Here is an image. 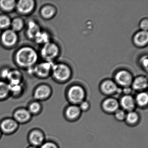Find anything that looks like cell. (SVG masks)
I'll return each mask as SVG.
<instances>
[{
  "mask_svg": "<svg viewBox=\"0 0 148 148\" xmlns=\"http://www.w3.org/2000/svg\"><path fill=\"white\" fill-rule=\"evenodd\" d=\"M38 53L32 47L24 46L18 49L14 53V62L20 68L27 69L34 66L38 61Z\"/></svg>",
  "mask_w": 148,
  "mask_h": 148,
  "instance_id": "cell-1",
  "label": "cell"
},
{
  "mask_svg": "<svg viewBox=\"0 0 148 148\" xmlns=\"http://www.w3.org/2000/svg\"><path fill=\"white\" fill-rule=\"evenodd\" d=\"M60 49L57 44L50 41L41 46L39 55L44 61L53 62L59 54Z\"/></svg>",
  "mask_w": 148,
  "mask_h": 148,
  "instance_id": "cell-2",
  "label": "cell"
},
{
  "mask_svg": "<svg viewBox=\"0 0 148 148\" xmlns=\"http://www.w3.org/2000/svg\"><path fill=\"white\" fill-rule=\"evenodd\" d=\"M51 75L55 80L64 82L69 79L71 75V71L70 67L65 64H53Z\"/></svg>",
  "mask_w": 148,
  "mask_h": 148,
  "instance_id": "cell-3",
  "label": "cell"
},
{
  "mask_svg": "<svg viewBox=\"0 0 148 148\" xmlns=\"http://www.w3.org/2000/svg\"><path fill=\"white\" fill-rule=\"evenodd\" d=\"M85 96L84 89L82 86L77 85L71 86L67 91V99L71 104L78 105L84 100Z\"/></svg>",
  "mask_w": 148,
  "mask_h": 148,
  "instance_id": "cell-4",
  "label": "cell"
},
{
  "mask_svg": "<svg viewBox=\"0 0 148 148\" xmlns=\"http://www.w3.org/2000/svg\"><path fill=\"white\" fill-rule=\"evenodd\" d=\"M18 40V33L11 28L3 31L0 35V43L4 47L8 49L15 47Z\"/></svg>",
  "mask_w": 148,
  "mask_h": 148,
  "instance_id": "cell-5",
  "label": "cell"
},
{
  "mask_svg": "<svg viewBox=\"0 0 148 148\" xmlns=\"http://www.w3.org/2000/svg\"><path fill=\"white\" fill-rule=\"evenodd\" d=\"M53 62L44 61L38 63L33 67V75L39 78L45 79L51 75Z\"/></svg>",
  "mask_w": 148,
  "mask_h": 148,
  "instance_id": "cell-6",
  "label": "cell"
},
{
  "mask_svg": "<svg viewBox=\"0 0 148 148\" xmlns=\"http://www.w3.org/2000/svg\"><path fill=\"white\" fill-rule=\"evenodd\" d=\"M36 5L34 0H20L17 1L15 10L20 15L27 16L33 12Z\"/></svg>",
  "mask_w": 148,
  "mask_h": 148,
  "instance_id": "cell-7",
  "label": "cell"
},
{
  "mask_svg": "<svg viewBox=\"0 0 148 148\" xmlns=\"http://www.w3.org/2000/svg\"><path fill=\"white\" fill-rule=\"evenodd\" d=\"M52 89L51 86L45 84H40L35 88L34 91V97L37 100H43L51 97Z\"/></svg>",
  "mask_w": 148,
  "mask_h": 148,
  "instance_id": "cell-8",
  "label": "cell"
},
{
  "mask_svg": "<svg viewBox=\"0 0 148 148\" xmlns=\"http://www.w3.org/2000/svg\"><path fill=\"white\" fill-rule=\"evenodd\" d=\"M115 79L116 83L120 86L129 87L132 84V77L130 73L126 70H123L119 71L116 73Z\"/></svg>",
  "mask_w": 148,
  "mask_h": 148,
  "instance_id": "cell-9",
  "label": "cell"
},
{
  "mask_svg": "<svg viewBox=\"0 0 148 148\" xmlns=\"http://www.w3.org/2000/svg\"><path fill=\"white\" fill-rule=\"evenodd\" d=\"M119 102L112 97L106 99L101 104L102 110L108 114H113L119 109Z\"/></svg>",
  "mask_w": 148,
  "mask_h": 148,
  "instance_id": "cell-10",
  "label": "cell"
},
{
  "mask_svg": "<svg viewBox=\"0 0 148 148\" xmlns=\"http://www.w3.org/2000/svg\"><path fill=\"white\" fill-rule=\"evenodd\" d=\"M82 111L78 105L71 104L65 109V117L69 121H75L77 120L81 115Z\"/></svg>",
  "mask_w": 148,
  "mask_h": 148,
  "instance_id": "cell-11",
  "label": "cell"
},
{
  "mask_svg": "<svg viewBox=\"0 0 148 148\" xmlns=\"http://www.w3.org/2000/svg\"><path fill=\"white\" fill-rule=\"evenodd\" d=\"M25 35L27 38L33 40L37 34L41 31L39 24L34 20L28 21L26 26Z\"/></svg>",
  "mask_w": 148,
  "mask_h": 148,
  "instance_id": "cell-12",
  "label": "cell"
},
{
  "mask_svg": "<svg viewBox=\"0 0 148 148\" xmlns=\"http://www.w3.org/2000/svg\"><path fill=\"white\" fill-rule=\"evenodd\" d=\"M119 102L121 109L127 112L134 110L136 106L135 98L130 95H124Z\"/></svg>",
  "mask_w": 148,
  "mask_h": 148,
  "instance_id": "cell-13",
  "label": "cell"
},
{
  "mask_svg": "<svg viewBox=\"0 0 148 148\" xmlns=\"http://www.w3.org/2000/svg\"><path fill=\"white\" fill-rule=\"evenodd\" d=\"M118 89L116 83L109 79L104 80L100 85V90L102 93L108 96L116 93Z\"/></svg>",
  "mask_w": 148,
  "mask_h": 148,
  "instance_id": "cell-14",
  "label": "cell"
},
{
  "mask_svg": "<svg viewBox=\"0 0 148 148\" xmlns=\"http://www.w3.org/2000/svg\"><path fill=\"white\" fill-rule=\"evenodd\" d=\"M18 127V123L14 119H7L1 122L0 128L4 133L7 134L12 133L16 131Z\"/></svg>",
  "mask_w": 148,
  "mask_h": 148,
  "instance_id": "cell-15",
  "label": "cell"
},
{
  "mask_svg": "<svg viewBox=\"0 0 148 148\" xmlns=\"http://www.w3.org/2000/svg\"><path fill=\"white\" fill-rule=\"evenodd\" d=\"M23 74L18 69H11L7 81L9 84L15 85L22 84Z\"/></svg>",
  "mask_w": 148,
  "mask_h": 148,
  "instance_id": "cell-16",
  "label": "cell"
},
{
  "mask_svg": "<svg viewBox=\"0 0 148 148\" xmlns=\"http://www.w3.org/2000/svg\"><path fill=\"white\" fill-rule=\"evenodd\" d=\"M29 139L33 146L37 147L41 145L44 143L45 136L41 132L34 130L30 133Z\"/></svg>",
  "mask_w": 148,
  "mask_h": 148,
  "instance_id": "cell-17",
  "label": "cell"
},
{
  "mask_svg": "<svg viewBox=\"0 0 148 148\" xmlns=\"http://www.w3.org/2000/svg\"><path fill=\"white\" fill-rule=\"evenodd\" d=\"M148 34L146 31H141L134 35L133 42L137 46L143 47L148 44Z\"/></svg>",
  "mask_w": 148,
  "mask_h": 148,
  "instance_id": "cell-18",
  "label": "cell"
},
{
  "mask_svg": "<svg viewBox=\"0 0 148 148\" xmlns=\"http://www.w3.org/2000/svg\"><path fill=\"white\" fill-rule=\"evenodd\" d=\"M56 9L53 6L46 5L43 6L40 10V16L45 20H49L53 18L56 14Z\"/></svg>",
  "mask_w": 148,
  "mask_h": 148,
  "instance_id": "cell-19",
  "label": "cell"
},
{
  "mask_svg": "<svg viewBox=\"0 0 148 148\" xmlns=\"http://www.w3.org/2000/svg\"><path fill=\"white\" fill-rule=\"evenodd\" d=\"M14 120L17 123H26L29 121L32 116V114L29 111L26 109H20L16 111L14 113Z\"/></svg>",
  "mask_w": 148,
  "mask_h": 148,
  "instance_id": "cell-20",
  "label": "cell"
},
{
  "mask_svg": "<svg viewBox=\"0 0 148 148\" xmlns=\"http://www.w3.org/2000/svg\"><path fill=\"white\" fill-rule=\"evenodd\" d=\"M132 84L133 90L143 92L148 87V80L145 77L140 76L136 78L132 82Z\"/></svg>",
  "mask_w": 148,
  "mask_h": 148,
  "instance_id": "cell-21",
  "label": "cell"
},
{
  "mask_svg": "<svg viewBox=\"0 0 148 148\" xmlns=\"http://www.w3.org/2000/svg\"><path fill=\"white\" fill-rule=\"evenodd\" d=\"M33 41L37 45L42 46L51 41V37L48 32L41 29L35 36Z\"/></svg>",
  "mask_w": 148,
  "mask_h": 148,
  "instance_id": "cell-22",
  "label": "cell"
},
{
  "mask_svg": "<svg viewBox=\"0 0 148 148\" xmlns=\"http://www.w3.org/2000/svg\"><path fill=\"white\" fill-rule=\"evenodd\" d=\"M17 1L15 0H0V10L5 13H10L16 9Z\"/></svg>",
  "mask_w": 148,
  "mask_h": 148,
  "instance_id": "cell-23",
  "label": "cell"
},
{
  "mask_svg": "<svg viewBox=\"0 0 148 148\" xmlns=\"http://www.w3.org/2000/svg\"><path fill=\"white\" fill-rule=\"evenodd\" d=\"M25 27V21L19 17H16L12 19L10 28L17 33L21 32Z\"/></svg>",
  "mask_w": 148,
  "mask_h": 148,
  "instance_id": "cell-24",
  "label": "cell"
},
{
  "mask_svg": "<svg viewBox=\"0 0 148 148\" xmlns=\"http://www.w3.org/2000/svg\"><path fill=\"white\" fill-rule=\"evenodd\" d=\"M140 120V116L136 111L129 112L126 113L125 121L128 125L134 126L138 124Z\"/></svg>",
  "mask_w": 148,
  "mask_h": 148,
  "instance_id": "cell-25",
  "label": "cell"
},
{
  "mask_svg": "<svg viewBox=\"0 0 148 148\" xmlns=\"http://www.w3.org/2000/svg\"><path fill=\"white\" fill-rule=\"evenodd\" d=\"M135 100L136 105H137L140 108H145L148 105V94L145 92H141L136 95Z\"/></svg>",
  "mask_w": 148,
  "mask_h": 148,
  "instance_id": "cell-26",
  "label": "cell"
},
{
  "mask_svg": "<svg viewBox=\"0 0 148 148\" xmlns=\"http://www.w3.org/2000/svg\"><path fill=\"white\" fill-rule=\"evenodd\" d=\"M10 94V88L8 82L5 80H0V99H5Z\"/></svg>",
  "mask_w": 148,
  "mask_h": 148,
  "instance_id": "cell-27",
  "label": "cell"
},
{
  "mask_svg": "<svg viewBox=\"0 0 148 148\" xmlns=\"http://www.w3.org/2000/svg\"><path fill=\"white\" fill-rule=\"evenodd\" d=\"M12 19L5 14H0V30L4 31L11 27Z\"/></svg>",
  "mask_w": 148,
  "mask_h": 148,
  "instance_id": "cell-28",
  "label": "cell"
},
{
  "mask_svg": "<svg viewBox=\"0 0 148 148\" xmlns=\"http://www.w3.org/2000/svg\"><path fill=\"white\" fill-rule=\"evenodd\" d=\"M9 85L10 94H12L13 96H18L23 92L24 87L22 84L15 85H11L9 84Z\"/></svg>",
  "mask_w": 148,
  "mask_h": 148,
  "instance_id": "cell-29",
  "label": "cell"
},
{
  "mask_svg": "<svg viewBox=\"0 0 148 148\" xmlns=\"http://www.w3.org/2000/svg\"><path fill=\"white\" fill-rule=\"evenodd\" d=\"M41 109V105L39 102L35 101L29 105L28 110L31 114H37L40 112Z\"/></svg>",
  "mask_w": 148,
  "mask_h": 148,
  "instance_id": "cell-30",
  "label": "cell"
},
{
  "mask_svg": "<svg viewBox=\"0 0 148 148\" xmlns=\"http://www.w3.org/2000/svg\"><path fill=\"white\" fill-rule=\"evenodd\" d=\"M127 112L122 109H119L115 112L114 114L115 119L119 122H123L125 120Z\"/></svg>",
  "mask_w": 148,
  "mask_h": 148,
  "instance_id": "cell-31",
  "label": "cell"
},
{
  "mask_svg": "<svg viewBox=\"0 0 148 148\" xmlns=\"http://www.w3.org/2000/svg\"><path fill=\"white\" fill-rule=\"evenodd\" d=\"M11 69L8 67H5L0 71V77L2 80H6L9 75Z\"/></svg>",
  "mask_w": 148,
  "mask_h": 148,
  "instance_id": "cell-32",
  "label": "cell"
},
{
  "mask_svg": "<svg viewBox=\"0 0 148 148\" xmlns=\"http://www.w3.org/2000/svg\"><path fill=\"white\" fill-rule=\"evenodd\" d=\"M79 107V109L82 112H86L89 110L90 108V105L89 102L86 100H84L82 101L80 104L78 105Z\"/></svg>",
  "mask_w": 148,
  "mask_h": 148,
  "instance_id": "cell-33",
  "label": "cell"
},
{
  "mask_svg": "<svg viewBox=\"0 0 148 148\" xmlns=\"http://www.w3.org/2000/svg\"><path fill=\"white\" fill-rule=\"evenodd\" d=\"M40 148H59L58 146L55 143L52 142H47L44 143Z\"/></svg>",
  "mask_w": 148,
  "mask_h": 148,
  "instance_id": "cell-34",
  "label": "cell"
},
{
  "mask_svg": "<svg viewBox=\"0 0 148 148\" xmlns=\"http://www.w3.org/2000/svg\"><path fill=\"white\" fill-rule=\"evenodd\" d=\"M148 57L147 55L143 56L140 59V63L141 66L146 70L148 69Z\"/></svg>",
  "mask_w": 148,
  "mask_h": 148,
  "instance_id": "cell-35",
  "label": "cell"
},
{
  "mask_svg": "<svg viewBox=\"0 0 148 148\" xmlns=\"http://www.w3.org/2000/svg\"><path fill=\"white\" fill-rule=\"evenodd\" d=\"M140 27L142 31L147 32L148 29V20L147 19H144L141 21Z\"/></svg>",
  "mask_w": 148,
  "mask_h": 148,
  "instance_id": "cell-36",
  "label": "cell"
},
{
  "mask_svg": "<svg viewBox=\"0 0 148 148\" xmlns=\"http://www.w3.org/2000/svg\"><path fill=\"white\" fill-rule=\"evenodd\" d=\"M122 92H123L124 95H130L132 92V89L130 86L124 87L123 89L122 90Z\"/></svg>",
  "mask_w": 148,
  "mask_h": 148,
  "instance_id": "cell-37",
  "label": "cell"
},
{
  "mask_svg": "<svg viewBox=\"0 0 148 148\" xmlns=\"http://www.w3.org/2000/svg\"><path fill=\"white\" fill-rule=\"evenodd\" d=\"M28 148H38L37 147H36V146H31V147H29Z\"/></svg>",
  "mask_w": 148,
  "mask_h": 148,
  "instance_id": "cell-38",
  "label": "cell"
},
{
  "mask_svg": "<svg viewBox=\"0 0 148 148\" xmlns=\"http://www.w3.org/2000/svg\"><path fill=\"white\" fill-rule=\"evenodd\" d=\"M1 130H0V136H1Z\"/></svg>",
  "mask_w": 148,
  "mask_h": 148,
  "instance_id": "cell-39",
  "label": "cell"
}]
</instances>
